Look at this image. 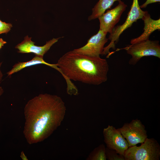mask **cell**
<instances>
[{"instance_id":"obj_1","label":"cell","mask_w":160,"mask_h":160,"mask_svg":"<svg viewBox=\"0 0 160 160\" xmlns=\"http://www.w3.org/2000/svg\"><path fill=\"white\" fill-rule=\"evenodd\" d=\"M65 104L60 97L40 94L29 100L24 108L23 134L30 145L42 142L60 125L66 112Z\"/></svg>"},{"instance_id":"obj_2","label":"cell","mask_w":160,"mask_h":160,"mask_svg":"<svg viewBox=\"0 0 160 160\" xmlns=\"http://www.w3.org/2000/svg\"><path fill=\"white\" fill-rule=\"evenodd\" d=\"M67 84V92L70 95L78 94L71 80L97 85L106 81L109 71L107 60L100 57H92L68 52L60 57L56 63Z\"/></svg>"},{"instance_id":"obj_3","label":"cell","mask_w":160,"mask_h":160,"mask_svg":"<svg viewBox=\"0 0 160 160\" xmlns=\"http://www.w3.org/2000/svg\"><path fill=\"white\" fill-rule=\"evenodd\" d=\"M125 160H159L160 145L153 138H147L141 145L129 147L125 151Z\"/></svg>"},{"instance_id":"obj_4","label":"cell","mask_w":160,"mask_h":160,"mask_svg":"<svg viewBox=\"0 0 160 160\" xmlns=\"http://www.w3.org/2000/svg\"><path fill=\"white\" fill-rule=\"evenodd\" d=\"M145 12L140 8L138 0H133L125 21L122 25L114 27L108 38L111 41L107 46L104 47L102 55L109 54L111 48L115 49L116 44L118 42L121 34L127 28L131 27L134 22L142 19Z\"/></svg>"},{"instance_id":"obj_5","label":"cell","mask_w":160,"mask_h":160,"mask_svg":"<svg viewBox=\"0 0 160 160\" xmlns=\"http://www.w3.org/2000/svg\"><path fill=\"white\" fill-rule=\"evenodd\" d=\"M123 49L132 56L129 62L130 65H135L144 57L153 56L160 58V45L158 41H143L131 44Z\"/></svg>"},{"instance_id":"obj_6","label":"cell","mask_w":160,"mask_h":160,"mask_svg":"<svg viewBox=\"0 0 160 160\" xmlns=\"http://www.w3.org/2000/svg\"><path fill=\"white\" fill-rule=\"evenodd\" d=\"M118 129L127 140L129 147L142 143L148 137L145 126L137 119L125 123L122 127Z\"/></svg>"},{"instance_id":"obj_7","label":"cell","mask_w":160,"mask_h":160,"mask_svg":"<svg viewBox=\"0 0 160 160\" xmlns=\"http://www.w3.org/2000/svg\"><path fill=\"white\" fill-rule=\"evenodd\" d=\"M107 33L100 30L91 36L84 46L73 50L83 55L92 57H99L102 55L104 45L107 42Z\"/></svg>"},{"instance_id":"obj_8","label":"cell","mask_w":160,"mask_h":160,"mask_svg":"<svg viewBox=\"0 0 160 160\" xmlns=\"http://www.w3.org/2000/svg\"><path fill=\"white\" fill-rule=\"evenodd\" d=\"M104 141L107 147L116 150L124 156L125 151L129 147L127 140L120 132L115 127L109 125L103 132Z\"/></svg>"},{"instance_id":"obj_9","label":"cell","mask_w":160,"mask_h":160,"mask_svg":"<svg viewBox=\"0 0 160 160\" xmlns=\"http://www.w3.org/2000/svg\"><path fill=\"white\" fill-rule=\"evenodd\" d=\"M117 6L107 11L98 18L100 23L99 30L111 33L115 25L119 22L127 5L121 0Z\"/></svg>"},{"instance_id":"obj_10","label":"cell","mask_w":160,"mask_h":160,"mask_svg":"<svg viewBox=\"0 0 160 160\" xmlns=\"http://www.w3.org/2000/svg\"><path fill=\"white\" fill-rule=\"evenodd\" d=\"M62 37L53 38L47 41L44 46H39L35 45V42L31 40V37H29L27 36L25 37L24 40L22 42L15 46V48L18 49V52L20 53H32L36 56L43 57L44 55L51 47Z\"/></svg>"},{"instance_id":"obj_11","label":"cell","mask_w":160,"mask_h":160,"mask_svg":"<svg viewBox=\"0 0 160 160\" xmlns=\"http://www.w3.org/2000/svg\"><path fill=\"white\" fill-rule=\"evenodd\" d=\"M144 22V31L139 37L132 39L130 41L131 44L149 39V36L151 33L156 30H160V19L156 20L152 19L147 11L145 12L141 19Z\"/></svg>"},{"instance_id":"obj_12","label":"cell","mask_w":160,"mask_h":160,"mask_svg":"<svg viewBox=\"0 0 160 160\" xmlns=\"http://www.w3.org/2000/svg\"><path fill=\"white\" fill-rule=\"evenodd\" d=\"M43 64L52 67L59 72L60 69L56 64H51L45 62L43 59V57L36 55L31 60L24 62H18L15 64L12 67V69L7 73L8 76H11L12 74L20 71L27 67L36 65Z\"/></svg>"},{"instance_id":"obj_13","label":"cell","mask_w":160,"mask_h":160,"mask_svg":"<svg viewBox=\"0 0 160 160\" xmlns=\"http://www.w3.org/2000/svg\"><path fill=\"white\" fill-rule=\"evenodd\" d=\"M121 0H99L92 9V13L88 17L89 21L98 18L110 9L116 1Z\"/></svg>"},{"instance_id":"obj_14","label":"cell","mask_w":160,"mask_h":160,"mask_svg":"<svg viewBox=\"0 0 160 160\" xmlns=\"http://www.w3.org/2000/svg\"><path fill=\"white\" fill-rule=\"evenodd\" d=\"M87 160H106L105 147L103 144H101L95 148L89 155Z\"/></svg>"},{"instance_id":"obj_15","label":"cell","mask_w":160,"mask_h":160,"mask_svg":"<svg viewBox=\"0 0 160 160\" xmlns=\"http://www.w3.org/2000/svg\"><path fill=\"white\" fill-rule=\"evenodd\" d=\"M105 154L108 160H125L124 156L118 153L116 151L107 147L105 148Z\"/></svg>"},{"instance_id":"obj_16","label":"cell","mask_w":160,"mask_h":160,"mask_svg":"<svg viewBox=\"0 0 160 160\" xmlns=\"http://www.w3.org/2000/svg\"><path fill=\"white\" fill-rule=\"evenodd\" d=\"M12 27V25L11 23H7L0 20V34L8 33Z\"/></svg>"},{"instance_id":"obj_17","label":"cell","mask_w":160,"mask_h":160,"mask_svg":"<svg viewBox=\"0 0 160 160\" xmlns=\"http://www.w3.org/2000/svg\"><path fill=\"white\" fill-rule=\"evenodd\" d=\"M160 2V0H146L144 3L140 6V7L141 8H144L149 4Z\"/></svg>"},{"instance_id":"obj_18","label":"cell","mask_w":160,"mask_h":160,"mask_svg":"<svg viewBox=\"0 0 160 160\" xmlns=\"http://www.w3.org/2000/svg\"><path fill=\"white\" fill-rule=\"evenodd\" d=\"M20 157L23 160H28L26 156L25 155L23 151H22L20 154Z\"/></svg>"},{"instance_id":"obj_19","label":"cell","mask_w":160,"mask_h":160,"mask_svg":"<svg viewBox=\"0 0 160 160\" xmlns=\"http://www.w3.org/2000/svg\"><path fill=\"white\" fill-rule=\"evenodd\" d=\"M7 42L4 41L2 38H0V49Z\"/></svg>"},{"instance_id":"obj_20","label":"cell","mask_w":160,"mask_h":160,"mask_svg":"<svg viewBox=\"0 0 160 160\" xmlns=\"http://www.w3.org/2000/svg\"><path fill=\"white\" fill-rule=\"evenodd\" d=\"M2 64V62L0 63V81H1L3 76V74L0 69L1 67Z\"/></svg>"},{"instance_id":"obj_21","label":"cell","mask_w":160,"mask_h":160,"mask_svg":"<svg viewBox=\"0 0 160 160\" xmlns=\"http://www.w3.org/2000/svg\"><path fill=\"white\" fill-rule=\"evenodd\" d=\"M4 93V90L2 87L0 86V97Z\"/></svg>"}]
</instances>
